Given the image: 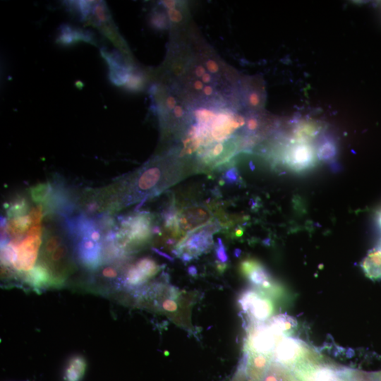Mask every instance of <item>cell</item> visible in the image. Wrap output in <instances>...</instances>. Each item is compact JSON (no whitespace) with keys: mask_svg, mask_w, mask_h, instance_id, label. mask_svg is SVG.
<instances>
[{"mask_svg":"<svg viewBox=\"0 0 381 381\" xmlns=\"http://www.w3.org/2000/svg\"><path fill=\"white\" fill-rule=\"evenodd\" d=\"M347 381H375L374 373H368L358 370L344 369Z\"/></svg>","mask_w":381,"mask_h":381,"instance_id":"603a6c76","label":"cell"},{"mask_svg":"<svg viewBox=\"0 0 381 381\" xmlns=\"http://www.w3.org/2000/svg\"><path fill=\"white\" fill-rule=\"evenodd\" d=\"M238 303L245 313L258 322L267 320L274 310L271 300L265 294L254 289H248L242 293Z\"/></svg>","mask_w":381,"mask_h":381,"instance_id":"5b68a950","label":"cell"},{"mask_svg":"<svg viewBox=\"0 0 381 381\" xmlns=\"http://www.w3.org/2000/svg\"><path fill=\"white\" fill-rule=\"evenodd\" d=\"M162 174L161 169L157 167L145 168L143 171L139 173L135 182L137 190L147 193L156 190V186L161 180ZM147 196L149 197L148 193Z\"/></svg>","mask_w":381,"mask_h":381,"instance_id":"4fadbf2b","label":"cell"},{"mask_svg":"<svg viewBox=\"0 0 381 381\" xmlns=\"http://www.w3.org/2000/svg\"><path fill=\"white\" fill-rule=\"evenodd\" d=\"M162 308L168 312H174L177 310V303L171 298L164 300L162 303Z\"/></svg>","mask_w":381,"mask_h":381,"instance_id":"83f0119b","label":"cell"},{"mask_svg":"<svg viewBox=\"0 0 381 381\" xmlns=\"http://www.w3.org/2000/svg\"><path fill=\"white\" fill-rule=\"evenodd\" d=\"M272 361L270 354L246 351L241 365L249 381H261Z\"/></svg>","mask_w":381,"mask_h":381,"instance_id":"ba28073f","label":"cell"},{"mask_svg":"<svg viewBox=\"0 0 381 381\" xmlns=\"http://www.w3.org/2000/svg\"><path fill=\"white\" fill-rule=\"evenodd\" d=\"M25 281L37 289L57 284L49 268L44 263H39L28 272Z\"/></svg>","mask_w":381,"mask_h":381,"instance_id":"8fae6325","label":"cell"},{"mask_svg":"<svg viewBox=\"0 0 381 381\" xmlns=\"http://www.w3.org/2000/svg\"><path fill=\"white\" fill-rule=\"evenodd\" d=\"M258 96L256 93H252L249 97V101L251 105H257L258 104Z\"/></svg>","mask_w":381,"mask_h":381,"instance_id":"1f68e13d","label":"cell"},{"mask_svg":"<svg viewBox=\"0 0 381 381\" xmlns=\"http://www.w3.org/2000/svg\"><path fill=\"white\" fill-rule=\"evenodd\" d=\"M377 220L378 225L381 227V210L377 213Z\"/></svg>","mask_w":381,"mask_h":381,"instance_id":"e575fe53","label":"cell"},{"mask_svg":"<svg viewBox=\"0 0 381 381\" xmlns=\"http://www.w3.org/2000/svg\"><path fill=\"white\" fill-rule=\"evenodd\" d=\"M301 347L298 343L291 339L282 340L275 350L276 361L287 366L292 364L301 355Z\"/></svg>","mask_w":381,"mask_h":381,"instance_id":"7c38bea8","label":"cell"},{"mask_svg":"<svg viewBox=\"0 0 381 381\" xmlns=\"http://www.w3.org/2000/svg\"><path fill=\"white\" fill-rule=\"evenodd\" d=\"M258 121L254 118L249 119L247 122V129L249 131H255L258 128Z\"/></svg>","mask_w":381,"mask_h":381,"instance_id":"f546056e","label":"cell"},{"mask_svg":"<svg viewBox=\"0 0 381 381\" xmlns=\"http://www.w3.org/2000/svg\"><path fill=\"white\" fill-rule=\"evenodd\" d=\"M361 267L372 280L381 279V250L375 248L370 251L361 262Z\"/></svg>","mask_w":381,"mask_h":381,"instance_id":"5bb4252c","label":"cell"},{"mask_svg":"<svg viewBox=\"0 0 381 381\" xmlns=\"http://www.w3.org/2000/svg\"><path fill=\"white\" fill-rule=\"evenodd\" d=\"M215 257L218 260L217 269L223 270L225 269V265L229 260V257L226 253V248L220 238H217L215 246Z\"/></svg>","mask_w":381,"mask_h":381,"instance_id":"cb8c5ba5","label":"cell"},{"mask_svg":"<svg viewBox=\"0 0 381 381\" xmlns=\"http://www.w3.org/2000/svg\"><path fill=\"white\" fill-rule=\"evenodd\" d=\"M87 363L80 355L72 356L67 363L64 370L65 381H80L85 373Z\"/></svg>","mask_w":381,"mask_h":381,"instance_id":"2e32d148","label":"cell"},{"mask_svg":"<svg viewBox=\"0 0 381 381\" xmlns=\"http://www.w3.org/2000/svg\"><path fill=\"white\" fill-rule=\"evenodd\" d=\"M65 229L73 241L80 263L88 269H96L102 262V228L83 214L65 220Z\"/></svg>","mask_w":381,"mask_h":381,"instance_id":"6da1fadb","label":"cell"},{"mask_svg":"<svg viewBox=\"0 0 381 381\" xmlns=\"http://www.w3.org/2000/svg\"><path fill=\"white\" fill-rule=\"evenodd\" d=\"M220 229L218 221L207 224L188 234L179 243L172 253L176 256L188 253L194 258L207 251L212 244V234Z\"/></svg>","mask_w":381,"mask_h":381,"instance_id":"3957f363","label":"cell"},{"mask_svg":"<svg viewBox=\"0 0 381 381\" xmlns=\"http://www.w3.org/2000/svg\"><path fill=\"white\" fill-rule=\"evenodd\" d=\"M276 332L270 327H257L250 332L246 351L270 354L275 346Z\"/></svg>","mask_w":381,"mask_h":381,"instance_id":"9c48e42d","label":"cell"},{"mask_svg":"<svg viewBox=\"0 0 381 381\" xmlns=\"http://www.w3.org/2000/svg\"><path fill=\"white\" fill-rule=\"evenodd\" d=\"M63 243V238L60 234L54 231L47 234L42 248L44 258L49 256Z\"/></svg>","mask_w":381,"mask_h":381,"instance_id":"ffe728a7","label":"cell"},{"mask_svg":"<svg viewBox=\"0 0 381 381\" xmlns=\"http://www.w3.org/2000/svg\"><path fill=\"white\" fill-rule=\"evenodd\" d=\"M230 381H249L247 377L244 368L239 365L236 373Z\"/></svg>","mask_w":381,"mask_h":381,"instance_id":"4316f807","label":"cell"},{"mask_svg":"<svg viewBox=\"0 0 381 381\" xmlns=\"http://www.w3.org/2000/svg\"><path fill=\"white\" fill-rule=\"evenodd\" d=\"M240 271L252 284L265 296H276L281 289L272 278L265 267L258 260L247 258L240 263Z\"/></svg>","mask_w":381,"mask_h":381,"instance_id":"277c9868","label":"cell"},{"mask_svg":"<svg viewBox=\"0 0 381 381\" xmlns=\"http://www.w3.org/2000/svg\"><path fill=\"white\" fill-rule=\"evenodd\" d=\"M147 279L140 272L135 265H131L127 270L125 282L129 286H137L145 282Z\"/></svg>","mask_w":381,"mask_h":381,"instance_id":"7402d4cb","label":"cell"},{"mask_svg":"<svg viewBox=\"0 0 381 381\" xmlns=\"http://www.w3.org/2000/svg\"><path fill=\"white\" fill-rule=\"evenodd\" d=\"M92 12L100 23H105L108 20L109 16L107 13L106 7L103 3H97L92 7Z\"/></svg>","mask_w":381,"mask_h":381,"instance_id":"d4e9b609","label":"cell"},{"mask_svg":"<svg viewBox=\"0 0 381 381\" xmlns=\"http://www.w3.org/2000/svg\"><path fill=\"white\" fill-rule=\"evenodd\" d=\"M135 265L147 279L155 276L160 268L153 259L148 257L138 260Z\"/></svg>","mask_w":381,"mask_h":381,"instance_id":"e0dca14e","label":"cell"},{"mask_svg":"<svg viewBox=\"0 0 381 381\" xmlns=\"http://www.w3.org/2000/svg\"><path fill=\"white\" fill-rule=\"evenodd\" d=\"M286 165L294 171L301 172L313 167L315 152L308 144H296L291 147L285 157Z\"/></svg>","mask_w":381,"mask_h":381,"instance_id":"52a82bcc","label":"cell"},{"mask_svg":"<svg viewBox=\"0 0 381 381\" xmlns=\"http://www.w3.org/2000/svg\"><path fill=\"white\" fill-rule=\"evenodd\" d=\"M293 318L287 315H278L272 318L270 327L277 334L289 330L294 327Z\"/></svg>","mask_w":381,"mask_h":381,"instance_id":"d6986e66","label":"cell"},{"mask_svg":"<svg viewBox=\"0 0 381 381\" xmlns=\"http://www.w3.org/2000/svg\"><path fill=\"white\" fill-rule=\"evenodd\" d=\"M153 250L157 253V254H159V255L164 257V258L167 259L168 260H169L170 262H174V258L171 257V255H168L167 253H165L164 252H162L161 250H158L157 248H153Z\"/></svg>","mask_w":381,"mask_h":381,"instance_id":"4dcf8cb0","label":"cell"},{"mask_svg":"<svg viewBox=\"0 0 381 381\" xmlns=\"http://www.w3.org/2000/svg\"><path fill=\"white\" fill-rule=\"evenodd\" d=\"M291 381H302V380L295 375V377Z\"/></svg>","mask_w":381,"mask_h":381,"instance_id":"d590c367","label":"cell"},{"mask_svg":"<svg viewBox=\"0 0 381 381\" xmlns=\"http://www.w3.org/2000/svg\"><path fill=\"white\" fill-rule=\"evenodd\" d=\"M52 190V184L44 183L32 187L30 195L35 202L43 204L48 198Z\"/></svg>","mask_w":381,"mask_h":381,"instance_id":"44dd1931","label":"cell"},{"mask_svg":"<svg viewBox=\"0 0 381 381\" xmlns=\"http://www.w3.org/2000/svg\"><path fill=\"white\" fill-rule=\"evenodd\" d=\"M152 217L148 212H137L122 217L114 232V240L120 248L144 243L152 235Z\"/></svg>","mask_w":381,"mask_h":381,"instance_id":"7a4b0ae2","label":"cell"},{"mask_svg":"<svg viewBox=\"0 0 381 381\" xmlns=\"http://www.w3.org/2000/svg\"><path fill=\"white\" fill-rule=\"evenodd\" d=\"M303 381H347L344 370L327 365H315L306 374Z\"/></svg>","mask_w":381,"mask_h":381,"instance_id":"30bf717a","label":"cell"},{"mask_svg":"<svg viewBox=\"0 0 381 381\" xmlns=\"http://www.w3.org/2000/svg\"><path fill=\"white\" fill-rule=\"evenodd\" d=\"M239 179L238 170L236 167L227 169L223 175V180L227 184H234Z\"/></svg>","mask_w":381,"mask_h":381,"instance_id":"484cf974","label":"cell"},{"mask_svg":"<svg viewBox=\"0 0 381 381\" xmlns=\"http://www.w3.org/2000/svg\"><path fill=\"white\" fill-rule=\"evenodd\" d=\"M337 152L335 143L331 140H325L319 145L316 155L320 161L329 162L335 157Z\"/></svg>","mask_w":381,"mask_h":381,"instance_id":"ac0fdd59","label":"cell"},{"mask_svg":"<svg viewBox=\"0 0 381 381\" xmlns=\"http://www.w3.org/2000/svg\"><path fill=\"white\" fill-rule=\"evenodd\" d=\"M212 221V213L205 207L193 206L178 212L179 231L185 237L188 234Z\"/></svg>","mask_w":381,"mask_h":381,"instance_id":"8992f818","label":"cell"},{"mask_svg":"<svg viewBox=\"0 0 381 381\" xmlns=\"http://www.w3.org/2000/svg\"><path fill=\"white\" fill-rule=\"evenodd\" d=\"M295 374L290 368L276 361H272L261 381H291Z\"/></svg>","mask_w":381,"mask_h":381,"instance_id":"9a60e30c","label":"cell"},{"mask_svg":"<svg viewBox=\"0 0 381 381\" xmlns=\"http://www.w3.org/2000/svg\"><path fill=\"white\" fill-rule=\"evenodd\" d=\"M379 248L381 250V241L380 242V248Z\"/></svg>","mask_w":381,"mask_h":381,"instance_id":"74e56055","label":"cell"},{"mask_svg":"<svg viewBox=\"0 0 381 381\" xmlns=\"http://www.w3.org/2000/svg\"><path fill=\"white\" fill-rule=\"evenodd\" d=\"M374 377L375 381H381V371L374 373Z\"/></svg>","mask_w":381,"mask_h":381,"instance_id":"836d02e7","label":"cell"},{"mask_svg":"<svg viewBox=\"0 0 381 381\" xmlns=\"http://www.w3.org/2000/svg\"><path fill=\"white\" fill-rule=\"evenodd\" d=\"M188 273L191 276H195L197 274L198 270L194 265H190L188 267Z\"/></svg>","mask_w":381,"mask_h":381,"instance_id":"d6a6232c","label":"cell"},{"mask_svg":"<svg viewBox=\"0 0 381 381\" xmlns=\"http://www.w3.org/2000/svg\"><path fill=\"white\" fill-rule=\"evenodd\" d=\"M102 273L103 277L108 279L116 278L118 274L116 270L111 267H107L104 268Z\"/></svg>","mask_w":381,"mask_h":381,"instance_id":"f1b7e54d","label":"cell"},{"mask_svg":"<svg viewBox=\"0 0 381 381\" xmlns=\"http://www.w3.org/2000/svg\"><path fill=\"white\" fill-rule=\"evenodd\" d=\"M240 252H241V250L239 249H236L234 250V255L238 257Z\"/></svg>","mask_w":381,"mask_h":381,"instance_id":"8d00e7d4","label":"cell"}]
</instances>
